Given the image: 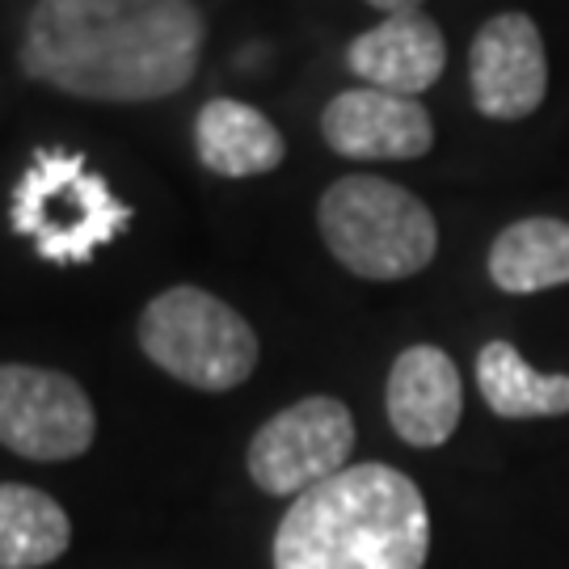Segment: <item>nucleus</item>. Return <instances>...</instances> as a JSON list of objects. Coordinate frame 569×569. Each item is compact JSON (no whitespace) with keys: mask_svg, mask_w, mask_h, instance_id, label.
I'll use <instances>...</instances> for the list:
<instances>
[{"mask_svg":"<svg viewBox=\"0 0 569 569\" xmlns=\"http://www.w3.org/2000/svg\"><path fill=\"white\" fill-rule=\"evenodd\" d=\"M68 545L72 519L47 489L0 481V569L56 566Z\"/></svg>","mask_w":569,"mask_h":569,"instance_id":"nucleus-14","label":"nucleus"},{"mask_svg":"<svg viewBox=\"0 0 569 569\" xmlns=\"http://www.w3.org/2000/svg\"><path fill=\"white\" fill-rule=\"evenodd\" d=\"M98 439L93 401L68 371L0 363V448L21 460H77Z\"/></svg>","mask_w":569,"mask_h":569,"instance_id":"nucleus-7","label":"nucleus"},{"mask_svg":"<svg viewBox=\"0 0 569 569\" xmlns=\"http://www.w3.org/2000/svg\"><path fill=\"white\" fill-rule=\"evenodd\" d=\"M321 241L338 262L367 283H401L422 274L439 253V224L406 186L350 173L317 203Z\"/></svg>","mask_w":569,"mask_h":569,"instance_id":"nucleus-3","label":"nucleus"},{"mask_svg":"<svg viewBox=\"0 0 569 569\" xmlns=\"http://www.w3.org/2000/svg\"><path fill=\"white\" fill-rule=\"evenodd\" d=\"M363 4L380 9L385 18H392V13H418L422 9V0H363Z\"/></svg>","mask_w":569,"mask_h":569,"instance_id":"nucleus-16","label":"nucleus"},{"mask_svg":"<svg viewBox=\"0 0 569 569\" xmlns=\"http://www.w3.org/2000/svg\"><path fill=\"white\" fill-rule=\"evenodd\" d=\"M489 279L507 296H536L569 283V224L528 216L507 224L489 244Z\"/></svg>","mask_w":569,"mask_h":569,"instance_id":"nucleus-13","label":"nucleus"},{"mask_svg":"<svg viewBox=\"0 0 569 569\" xmlns=\"http://www.w3.org/2000/svg\"><path fill=\"white\" fill-rule=\"evenodd\" d=\"M355 413L338 397H305L253 430L244 468L270 498H300L350 468Z\"/></svg>","mask_w":569,"mask_h":569,"instance_id":"nucleus-6","label":"nucleus"},{"mask_svg":"<svg viewBox=\"0 0 569 569\" xmlns=\"http://www.w3.org/2000/svg\"><path fill=\"white\" fill-rule=\"evenodd\" d=\"M346 63L367 89L418 98L443 77L448 39H443L439 21H430L422 9L418 13H392V18H385L380 26H371L350 42Z\"/></svg>","mask_w":569,"mask_h":569,"instance_id":"nucleus-11","label":"nucleus"},{"mask_svg":"<svg viewBox=\"0 0 569 569\" xmlns=\"http://www.w3.org/2000/svg\"><path fill=\"white\" fill-rule=\"evenodd\" d=\"M127 224L131 207L81 152L42 148L13 186V232L51 266H84Z\"/></svg>","mask_w":569,"mask_h":569,"instance_id":"nucleus-4","label":"nucleus"},{"mask_svg":"<svg viewBox=\"0 0 569 569\" xmlns=\"http://www.w3.org/2000/svg\"><path fill=\"white\" fill-rule=\"evenodd\" d=\"M468 84L477 114L493 122L531 119L549 98V51L528 13L481 21L468 47Z\"/></svg>","mask_w":569,"mask_h":569,"instance_id":"nucleus-8","label":"nucleus"},{"mask_svg":"<svg viewBox=\"0 0 569 569\" xmlns=\"http://www.w3.org/2000/svg\"><path fill=\"white\" fill-rule=\"evenodd\" d=\"M194 152L220 178H262L287 157V140L258 106L211 98L194 114Z\"/></svg>","mask_w":569,"mask_h":569,"instance_id":"nucleus-12","label":"nucleus"},{"mask_svg":"<svg viewBox=\"0 0 569 569\" xmlns=\"http://www.w3.org/2000/svg\"><path fill=\"white\" fill-rule=\"evenodd\" d=\"M477 388L489 413L528 422V418H566L569 413V376H545L515 350L493 338L477 355Z\"/></svg>","mask_w":569,"mask_h":569,"instance_id":"nucleus-15","label":"nucleus"},{"mask_svg":"<svg viewBox=\"0 0 569 569\" xmlns=\"http://www.w3.org/2000/svg\"><path fill=\"white\" fill-rule=\"evenodd\" d=\"M136 333L148 363L199 392L241 388L262 355L258 333L237 308L190 283L152 296L143 305Z\"/></svg>","mask_w":569,"mask_h":569,"instance_id":"nucleus-5","label":"nucleus"},{"mask_svg":"<svg viewBox=\"0 0 569 569\" xmlns=\"http://www.w3.org/2000/svg\"><path fill=\"white\" fill-rule=\"evenodd\" d=\"M385 409L401 443L418 451L443 448L465 413L460 367L439 346H406L388 371Z\"/></svg>","mask_w":569,"mask_h":569,"instance_id":"nucleus-10","label":"nucleus"},{"mask_svg":"<svg viewBox=\"0 0 569 569\" xmlns=\"http://www.w3.org/2000/svg\"><path fill=\"white\" fill-rule=\"evenodd\" d=\"M321 136L346 161H418L435 148V122L418 98L342 89L321 114Z\"/></svg>","mask_w":569,"mask_h":569,"instance_id":"nucleus-9","label":"nucleus"},{"mask_svg":"<svg viewBox=\"0 0 569 569\" xmlns=\"http://www.w3.org/2000/svg\"><path fill=\"white\" fill-rule=\"evenodd\" d=\"M207 42L194 0H34L21 72L84 102H157L194 81Z\"/></svg>","mask_w":569,"mask_h":569,"instance_id":"nucleus-1","label":"nucleus"},{"mask_svg":"<svg viewBox=\"0 0 569 569\" xmlns=\"http://www.w3.org/2000/svg\"><path fill=\"white\" fill-rule=\"evenodd\" d=\"M430 510L418 481L392 465H350L287 507L274 569H422Z\"/></svg>","mask_w":569,"mask_h":569,"instance_id":"nucleus-2","label":"nucleus"}]
</instances>
